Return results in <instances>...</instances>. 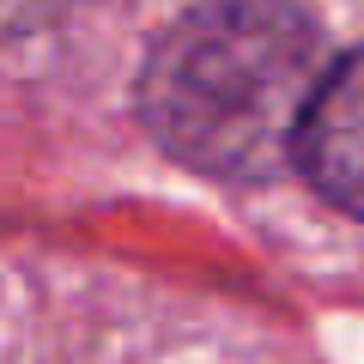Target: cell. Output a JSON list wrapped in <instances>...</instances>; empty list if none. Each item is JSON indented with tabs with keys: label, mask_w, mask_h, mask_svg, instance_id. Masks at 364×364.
I'll list each match as a JSON object with an SVG mask.
<instances>
[{
	"label": "cell",
	"mask_w": 364,
	"mask_h": 364,
	"mask_svg": "<svg viewBox=\"0 0 364 364\" xmlns=\"http://www.w3.org/2000/svg\"><path fill=\"white\" fill-rule=\"evenodd\" d=\"M322 25L291 0H200L140 61V122L164 158L213 182H273L316 104Z\"/></svg>",
	"instance_id": "6da1fadb"
},
{
	"label": "cell",
	"mask_w": 364,
	"mask_h": 364,
	"mask_svg": "<svg viewBox=\"0 0 364 364\" xmlns=\"http://www.w3.org/2000/svg\"><path fill=\"white\" fill-rule=\"evenodd\" d=\"M298 164L316 195L364 219V43L328 67L298 134Z\"/></svg>",
	"instance_id": "7a4b0ae2"
},
{
	"label": "cell",
	"mask_w": 364,
	"mask_h": 364,
	"mask_svg": "<svg viewBox=\"0 0 364 364\" xmlns=\"http://www.w3.org/2000/svg\"><path fill=\"white\" fill-rule=\"evenodd\" d=\"M85 0H0V37H25V31H43L49 18L73 13Z\"/></svg>",
	"instance_id": "3957f363"
}]
</instances>
